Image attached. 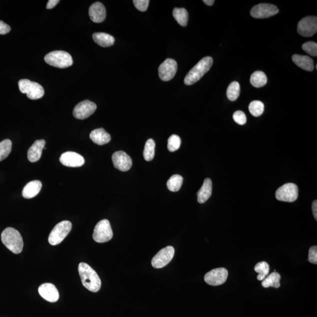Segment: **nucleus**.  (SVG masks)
Masks as SVG:
<instances>
[{
  "label": "nucleus",
  "instance_id": "58836bf2",
  "mask_svg": "<svg viewBox=\"0 0 317 317\" xmlns=\"http://www.w3.org/2000/svg\"><path fill=\"white\" fill-rule=\"evenodd\" d=\"M11 31V27L2 21H0V34L5 35Z\"/></svg>",
  "mask_w": 317,
  "mask_h": 317
},
{
  "label": "nucleus",
  "instance_id": "b1692460",
  "mask_svg": "<svg viewBox=\"0 0 317 317\" xmlns=\"http://www.w3.org/2000/svg\"><path fill=\"white\" fill-rule=\"evenodd\" d=\"M93 39L102 47H109L114 44L115 38L113 36L104 32H96L92 35Z\"/></svg>",
  "mask_w": 317,
  "mask_h": 317
},
{
  "label": "nucleus",
  "instance_id": "7c9ffc66",
  "mask_svg": "<svg viewBox=\"0 0 317 317\" xmlns=\"http://www.w3.org/2000/svg\"><path fill=\"white\" fill-rule=\"evenodd\" d=\"M255 270L259 274L258 280L259 281H263L267 276H268L270 271V266L269 264L266 262H260L255 266Z\"/></svg>",
  "mask_w": 317,
  "mask_h": 317
},
{
  "label": "nucleus",
  "instance_id": "f03ea898",
  "mask_svg": "<svg viewBox=\"0 0 317 317\" xmlns=\"http://www.w3.org/2000/svg\"><path fill=\"white\" fill-rule=\"evenodd\" d=\"M1 241L6 248L13 253L22 252L24 243L18 230L12 228L5 229L1 233Z\"/></svg>",
  "mask_w": 317,
  "mask_h": 317
},
{
  "label": "nucleus",
  "instance_id": "f257e3e1",
  "mask_svg": "<svg viewBox=\"0 0 317 317\" xmlns=\"http://www.w3.org/2000/svg\"><path fill=\"white\" fill-rule=\"evenodd\" d=\"M78 271L83 286L90 292H98L101 288V281L95 270L88 264L81 263Z\"/></svg>",
  "mask_w": 317,
  "mask_h": 317
},
{
  "label": "nucleus",
  "instance_id": "cd10ccee",
  "mask_svg": "<svg viewBox=\"0 0 317 317\" xmlns=\"http://www.w3.org/2000/svg\"><path fill=\"white\" fill-rule=\"evenodd\" d=\"M183 178L179 175H173L167 182V187L170 191L178 192L181 188Z\"/></svg>",
  "mask_w": 317,
  "mask_h": 317
},
{
  "label": "nucleus",
  "instance_id": "1a4fd4ad",
  "mask_svg": "<svg viewBox=\"0 0 317 317\" xmlns=\"http://www.w3.org/2000/svg\"><path fill=\"white\" fill-rule=\"evenodd\" d=\"M175 255V249L172 246H168L162 249L154 256L152 260V265L155 269H161L172 261Z\"/></svg>",
  "mask_w": 317,
  "mask_h": 317
},
{
  "label": "nucleus",
  "instance_id": "4c0bfd02",
  "mask_svg": "<svg viewBox=\"0 0 317 317\" xmlns=\"http://www.w3.org/2000/svg\"><path fill=\"white\" fill-rule=\"evenodd\" d=\"M309 261L315 265L317 264V247L313 246L309 249Z\"/></svg>",
  "mask_w": 317,
  "mask_h": 317
},
{
  "label": "nucleus",
  "instance_id": "39448f33",
  "mask_svg": "<svg viewBox=\"0 0 317 317\" xmlns=\"http://www.w3.org/2000/svg\"><path fill=\"white\" fill-rule=\"evenodd\" d=\"M72 229V223L65 220L58 223L52 229L49 235L48 242L50 245L56 246L60 244Z\"/></svg>",
  "mask_w": 317,
  "mask_h": 317
},
{
  "label": "nucleus",
  "instance_id": "423d86ee",
  "mask_svg": "<svg viewBox=\"0 0 317 317\" xmlns=\"http://www.w3.org/2000/svg\"><path fill=\"white\" fill-rule=\"evenodd\" d=\"M18 86L20 91L22 93H26L30 99H38L44 95V89L41 85L28 79L20 80Z\"/></svg>",
  "mask_w": 317,
  "mask_h": 317
},
{
  "label": "nucleus",
  "instance_id": "a211bd4d",
  "mask_svg": "<svg viewBox=\"0 0 317 317\" xmlns=\"http://www.w3.org/2000/svg\"><path fill=\"white\" fill-rule=\"evenodd\" d=\"M90 18L96 23L102 22L106 18V11L105 6L100 2H96L89 9Z\"/></svg>",
  "mask_w": 317,
  "mask_h": 317
},
{
  "label": "nucleus",
  "instance_id": "a19ab883",
  "mask_svg": "<svg viewBox=\"0 0 317 317\" xmlns=\"http://www.w3.org/2000/svg\"><path fill=\"white\" fill-rule=\"evenodd\" d=\"M312 209H313L314 217H315V218L317 220V200H315V201L313 202L312 204Z\"/></svg>",
  "mask_w": 317,
  "mask_h": 317
},
{
  "label": "nucleus",
  "instance_id": "0eeeda50",
  "mask_svg": "<svg viewBox=\"0 0 317 317\" xmlns=\"http://www.w3.org/2000/svg\"><path fill=\"white\" fill-rule=\"evenodd\" d=\"M112 238L113 232L109 220H101L96 224L93 230V240L96 242L102 243L109 241Z\"/></svg>",
  "mask_w": 317,
  "mask_h": 317
},
{
  "label": "nucleus",
  "instance_id": "2f4dec72",
  "mask_svg": "<svg viewBox=\"0 0 317 317\" xmlns=\"http://www.w3.org/2000/svg\"><path fill=\"white\" fill-rule=\"evenodd\" d=\"M249 109L253 116L258 117L263 114L265 110V105L262 101H253L250 103Z\"/></svg>",
  "mask_w": 317,
  "mask_h": 317
},
{
  "label": "nucleus",
  "instance_id": "f704fd0d",
  "mask_svg": "<svg viewBox=\"0 0 317 317\" xmlns=\"http://www.w3.org/2000/svg\"><path fill=\"white\" fill-rule=\"evenodd\" d=\"M302 48L308 54L313 56H317V44L315 42L310 41L305 43Z\"/></svg>",
  "mask_w": 317,
  "mask_h": 317
},
{
  "label": "nucleus",
  "instance_id": "4be33fe9",
  "mask_svg": "<svg viewBox=\"0 0 317 317\" xmlns=\"http://www.w3.org/2000/svg\"><path fill=\"white\" fill-rule=\"evenodd\" d=\"M42 188L39 181H33L25 185L22 190V195L25 199H31L38 194Z\"/></svg>",
  "mask_w": 317,
  "mask_h": 317
},
{
  "label": "nucleus",
  "instance_id": "72a5a7b5",
  "mask_svg": "<svg viewBox=\"0 0 317 317\" xmlns=\"http://www.w3.org/2000/svg\"><path fill=\"white\" fill-rule=\"evenodd\" d=\"M181 145V139L176 135L170 136L168 141V148L170 152H175L178 150Z\"/></svg>",
  "mask_w": 317,
  "mask_h": 317
},
{
  "label": "nucleus",
  "instance_id": "393cba45",
  "mask_svg": "<svg viewBox=\"0 0 317 317\" xmlns=\"http://www.w3.org/2000/svg\"><path fill=\"white\" fill-rule=\"evenodd\" d=\"M281 276L276 272H273L263 280L262 285L264 288H275L278 289L280 287Z\"/></svg>",
  "mask_w": 317,
  "mask_h": 317
},
{
  "label": "nucleus",
  "instance_id": "e433bc0d",
  "mask_svg": "<svg viewBox=\"0 0 317 317\" xmlns=\"http://www.w3.org/2000/svg\"><path fill=\"white\" fill-rule=\"evenodd\" d=\"M133 4L140 11L145 12L148 8L149 0H133Z\"/></svg>",
  "mask_w": 317,
  "mask_h": 317
},
{
  "label": "nucleus",
  "instance_id": "20e7f679",
  "mask_svg": "<svg viewBox=\"0 0 317 317\" xmlns=\"http://www.w3.org/2000/svg\"><path fill=\"white\" fill-rule=\"evenodd\" d=\"M45 61L49 65L58 68H66L73 64V59L69 53L63 51H54L45 56Z\"/></svg>",
  "mask_w": 317,
  "mask_h": 317
},
{
  "label": "nucleus",
  "instance_id": "c9c22d12",
  "mask_svg": "<svg viewBox=\"0 0 317 317\" xmlns=\"http://www.w3.org/2000/svg\"><path fill=\"white\" fill-rule=\"evenodd\" d=\"M234 121L240 125H245L247 122L245 113L241 111H238L234 113L233 116Z\"/></svg>",
  "mask_w": 317,
  "mask_h": 317
},
{
  "label": "nucleus",
  "instance_id": "7ed1b4c3",
  "mask_svg": "<svg viewBox=\"0 0 317 317\" xmlns=\"http://www.w3.org/2000/svg\"><path fill=\"white\" fill-rule=\"evenodd\" d=\"M213 63V58L210 56H206L200 60L186 75L184 80L185 84L191 85L199 81L202 76L209 71Z\"/></svg>",
  "mask_w": 317,
  "mask_h": 317
},
{
  "label": "nucleus",
  "instance_id": "f3484780",
  "mask_svg": "<svg viewBox=\"0 0 317 317\" xmlns=\"http://www.w3.org/2000/svg\"><path fill=\"white\" fill-rule=\"evenodd\" d=\"M38 293L43 299L50 303L56 302L59 298L57 289L51 283H44L40 286Z\"/></svg>",
  "mask_w": 317,
  "mask_h": 317
},
{
  "label": "nucleus",
  "instance_id": "dca6fc26",
  "mask_svg": "<svg viewBox=\"0 0 317 317\" xmlns=\"http://www.w3.org/2000/svg\"><path fill=\"white\" fill-rule=\"evenodd\" d=\"M59 161L63 165L71 168L81 167L85 163L83 157L73 152H66L60 156Z\"/></svg>",
  "mask_w": 317,
  "mask_h": 317
},
{
  "label": "nucleus",
  "instance_id": "79ce46f5",
  "mask_svg": "<svg viewBox=\"0 0 317 317\" xmlns=\"http://www.w3.org/2000/svg\"><path fill=\"white\" fill-rule=\"evenodd\" d=\"M203 2H205V4L209 6L212 5L215 2L214 0H203Z\"/></svg>",
  "mask_w": 317,
  "mask_h": 317
},
{
  "label": "nucleus",
  "instance_id": "aec40b11",
  "mask_svg": "<svg viewBox=\"0 0 317 317\" xmlns=\"http://www.w3.org/2000/svg\"><path fill=\"white\" fill-rule=\"evenodd\" d=\"M90 139L93 142L98 145L106 144L111 141V137L108 132L105 131L104 129L99 128L93 130L90 133Z\"/></svg>",
  "mask_w": 317,
  "mask_h": 317
},
{
  "label": "nucleus",
  "instance_id": "6e6552de",
  "mask_svg": "<svg viewBox=\"0 0 317 317\" xmlns=\"http://www.w3.org/2000/svg\"><path fill=\"white\" fill-rule=\"evenodd\" d=\"M298 187L292 183L283 185L276 192V198L279 201L293 202L298 199Z\"/></svg>",
  "mask_w": 317,
  "mask_h": 317
},
{
  "label": "nucleus",
  "instance_id": "c85d7f7f",
  "mask_svg": "<svg viewBox=\"0 0 317 317\" xmlns=\"http://www.w3.org/2000/svg\"><path fill=\"white\" fill-rule=\"evenodd\" d=\"M155 142L152 139H149L146 142L143 157L146 161H151L155 156Z\"/></svg>",
  "mask_w": 317,
  "mask_h": 317
},
{
  "label": "nucleus",
  "instance_id": "473e14b6",
  "mask_svg": "<svg viewBox=\"0 0 317 317\" xmlns=\"http://www.w3.org/2000/svg\"><path fill=\"white\" fill-rule=\"evenodd\" d=\"M12 149V142L9 139H5L0 142V162L7 158Z\"/></svg>",
  "mask_w": 317,
  "mask_h": 317
},
{
  "label": "nucleus",
  "instance_id": "4468645a",
  "mask_svg": "<svg viewBox=\"0 0 317 317\" xmlns=\"http://www.w3.org/2000/svg\"><path fill=\"white\" fill-rule=\"evenodd\" d=\"M279 9L275 5L260 4L253 6L250 14L255 18H266L278 14Z\"/></svg>",
  "mask_w": 317,
  "mask_h": 317
},
{
  "label": "nucleus",
  "instance_id": "bb28decb",
  "mask_svg": "<svg viewBox=\"0 0 317 317\" xmlns=\"http://www.w3.org/2000/svg\"><path fill=\"white\" fill-rule=\"evenodd\" d=\"M173 15L180 25L186 26L188 24L189 14L184 8H175L173 11Z\"/></svg>",
  "mask_w": 317,
  "mask_h": 317
},
{
  "label": "nucleus",
  "instance_id": "9b49d317",
  "mask_svg": "<svg viewBox=\"0 0 317 317\" xmlns=\"http://www.w3.org/2000/svg\"><path fill=\"white\" fill-rule=\"evenodd\" d=\"M97 106L94 102L85 100L75 106L73 111V115L76 119H85L92 115L96 111Z\"/></svg>",
  "mask_w": 317,
  "mask_h": 317
},
{
  "label": "nucleus",
  "instance_id": "f8f14e48",
  "mask_svg": "<svg viewBox=\"0 0 317 317\" xmlns=\"http://www.w3.org/2000/svg\"><path fill=\"white\" fill-rule=\"evenodd\" d=\"M229 273L225 268L211 270L205 276V281L209 285L217 286L223 285L228 279Z\"/></svg>",
  "mask_w": 317,
  "mask_h": 317
},
{
  "label": "nucleus",
  "instance_id": "ddd939ff",
  "mask_svg": "<svg viewBox=\"0 0 317 317\" xmlns=\"http://www.w3.org/2000/svg\"><path fill=\"white\" fill-rule=\"evenodd\" d=\"M178 70L175 60L168 58L161 63L158 69L159 76L163 81H169L174 77Z\"/></svg>",
  "mask_w": 317,
  "mask_h": 317
},
{
  "label": "nucleus",
  "instance_id": "5701e85b",
  "mask_svg": "<svg viewBox=\"0 0 317 317\" xmlns=\"http://www.w3.org/2000/svg\"><path fill=\"white\" fill-rule=\"evenodd\" d=\"M212 194V182L209 178H206L202 188L198 192V201L199 203H204L211 197Z\"/></svg>",
  "mask_w": 317,
  "mask_h": 317
},
{
  "label": "nucleus",
  "instance_id": "ea45409f",
  "mask_svg": "<svg viewBox=\"0 0 317 317\" xmlns=\"http://www.w3.org/2000/svg\"><path fill=\"white\" fill-rule=\"evenodd\" d=\"M59 2V0H49L46 5V8L52 9L54 8L55 6Z\"/></svg>",
  "mask_w": 317,
  "mask_h": 317
},
{
  "label": "nucleus",
  "instance_id": "a878e982",
  "mask_svg": "<svg viewBox=\"0 0 317 317\" xmlns=\"http://www.w3.org/2000/svg\"><path fill=\"white\" fill-rule=\"evenodd\" d=\"M267 82H268V78L265 73L262 71L254 72L250 78V83L254 87H263L266 85Z\"/></svg>",
  "mask_w": 317,
  "mask_h": 317
},
{
  "label": "nucleus",
  "instance_id": "2eb2a0df",
  "mask_svg": "<svg viewBox=\"0 0 317 317\" xmlns=\"http://www.w3.org/2000/svg\"><path fill=\"white\" fill-rule=\"evenodd\" d=\"M112 160L115 168L122 172L128 171L132 166L131 157L123 151H118L113 153Z\"/></svg>",
  "mask_w": 317,
  "mask_h": 317
},
{
  "label": "nucleus",
  "instance_id": "6ab92c4d",
  "mask_svg": "<svg viewBox=\"0 0 317 317\" xmlns=\"http://www.w3.org/2000/svg\"><path fill=\"white\" fill-rule=\"evenodd\" d=\"M45 141L44 139L37 140L30 147L28 151V159L29 162H37L42 155L43 149L44 148Z\"/></svg>",
  "mask_w": 317,
  "mask_h": 317
},
{
  "label": "nucleus",
  "instance_id": "c756f323",
  "mask_svg": "<svg viewBox=\"0 0 317 317\" xmlns=\"http://www.w3.org/2000/svg\"><path fill=\"white\" fill-rule=\"evenodd\" d=\"M240 93V86L239 82L234 81L230 83L227 90V96L230 101H236L239 98Z\"/></svg>",
  "mask_w": 317,
  "mask_h": 317
},
{
  "label": "nucleus",
  "instance_id": "9d476101",
  "mask_svg": "<svg viewBox=\"0 0 317 317\" xmlns=\"http://www.w3.org/2000/svg\"><path fill=\"white\" fill-rule=\"evenodd\" d=\"M299 34L305 37H310L317 31V18L309 16L300 20L298 26Z\"/></svg>",
  "mask_w": 317,
  "mask_h": 317
},
{
  "label": "nucleus",
  "instance_id": "412c9836",
  "mask_svg": "<svg viewBox=\"0 0 317 317\" xmlns=\"http://www.w3.org/2000/svg\"><path fill=\"white\" fill-rule=\"evenodd\" d=\"M293 61L299 67L307 71H313L315 68L313 60L309 56L295 54L292 56Z\"/></svg>",
  "mask_w": 317,
  "mask_h": 317
}]
</instances>
